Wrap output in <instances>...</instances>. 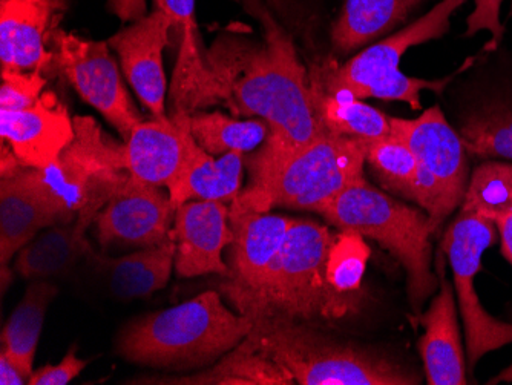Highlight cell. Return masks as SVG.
Returning <instances> with one entry per match:
<instances>
[{"instance_id": "obj_1", "label": "cell", "mask_w": 512, "mask_h": 385, "mask_svg": "<svg viewBox=\"0 0 512 385\" xmlns=\"http://www.w3.org/2000/svg\"><path fill=\"white\" fill-rule=\"evenodd\" d=\"M241 4L263 24L264 43L224 68L215 93L229 100L237 114L269 125L264 148L250 162V181H255L327 131L316 116L310 80L292 39L276 24L263 0H241Z\"/></svg>"}, {"instance_id": "obj_2", "label": "cell", "mask_w": 512, "mask_h": 385, "mask_svg": "<svg viewBox=\"0 0 512 385\" xmlns=\"http://www.w3.org/2000/svg\"><path fill=\"white\" fill-rule=\"evenodd\" d=\"M252 329L247 316L232 312L220 293L207 290L123 327L117 352L137 366L191 372L220 361L243 343Z\"/></svg>"}, {"instance_id": "obj_3", "label": "cell", "mask_w": 512, "mask_h": 385, "mask_svg": "<svg viewBox=\"0 0 512 385\" xmlns=\"http://www.w3.org/2000/svg\"><path fill=\"white\" fill-rule=\"evenodd\" d=\"M335 235L325 224L296 218L266 280L252 292L226 295L250 321L289 320L319 326L355 309V298L336 292L327 280V257Z\"/></svg>"}, {"instance_id": "obj_4", "label": "cell", "mask_w": 512, "mask_h": 385, "mask_svg": "<svg viewBox=\"0 0 512 385\" xmlns=\"http://www.w3.org/2000/svg\"><path fill=\"white\" fill-rule=\"evenodd\" d=\"M250 335L299 385H417L422 376L378 347L289 320L253 321Z\"/></svg>"}, {"instance_id": "obj_5", "label": "cell", "mask_w": 512, "mask_h": 385, "mask_svg": "<svg viewBox=\"0 0 512 385\" xmlns=\"http://www.w3.org/2000/svg\"><path fill=\"white\" fill-rule=\"evenodd\" d=\"M319 214L338 231L358 232L390 252L407 272L411 309L421 312L439 286L431 269L433 231L424 209L405 205L364 178L339 192Z\"/></svg>"}, {"instance_id": "obj_6", "label": "cell", "mask_w": 512, "mask_h": 385, "mask_svg": "<svg viewBox=\"0 0 512 385\" xmlns=\"http://www.w3.org/2000/svg\"><path fill=\"white\" fill-rule=\"evenodd\" d=\"M465 2L467 0H442L414 24L379 40L345 65L316 68L310 76V86L330 96L404 102L413 109H421L422 91L428 89L439 94L459 71L440 80L408 77L399 70L402 57L411 47L445 36L450 30L451 16Z\"/></svg>"}, {"instance_id": "obj_7", "label": "cell", "mask_w": 512, "mask_h": 385, "mask_svg": "<svg viewBox=\"0 0 512 385\" xmlns=\"http://www.w3.org/2000/svg\"><path fill=\"white\" fill-rule=\"evenodd\" d=\"M367 143L324 132L269 174L250 181L232 203L260 212L284 208L319 214L339 192L364 180Z\"/></svg>"}, {"instance_id": "obj_8", "label": "cell", "mask_w": 512, "mask_h": 385, "mask_svg": "<svg viewBox=\"0 0 512 385\" xmlns=\"http://www.w3.org/2000/svg\"><path fill=\"white\" fill-rule=\"evenodd\" d=\"M390 135L402 140L419 163L414 201L427 212L436 235L467 192L471 177L467 149L439 106L413 120L390 117Z\"/></svg>"}, {"instance_id": "obj_9", "label": "cell", "mask_w": 512, "mask_h": 385, "mask_svg": "<svg viewBox=\"0 0 512 385\" xmlns=\"http://www.w3.org/2000/svg\"><path fill=\"white\" fill-rule=\"evenodd\" d=\"M494 221L459 209L442 238V251L453 269L457 309L463 321L468 370L473 372L486 353L512 344V323L494 318L480 303L476 277L485 251L497 243Z\"/></svg>"}, {"instance_id": "obj_10", "label": "cell", "mask_w": 512, "mask_h": 385, "mask_svg": "<svg viewBox=\"0 0 512 385\" xmlns=\"http://www.w3.org/2000/svg\"><path fill=\"white\" fill-rule=\"evenodd\" d=\"M76 135L54 165L39 169L51 191L62 200L71 218L92 198L111 200L129 178L123 163V146L106 139L89 117L74 120Z\"/></svg>"}, {"instance_id": "obj_11", "label": "cell", "mask_w": 512, "mask_h": 385, "mask_svg": "<svg viewBox=\"0 0 512 385\" xmlns=\"http://www.w3.org/2000/svg\"><path fill=\"white\" fill-rule=\"evenodd\" d=\"M59 66L83 100L128 140L142 117L129 99L119 66L109 53L108 42L85 40L57 31Z\"/></svg>"}, {"instance_id": "obj_12", "label": "cell", "mask_w": 512, "mask_h": 385, "mask_svg": "<svg viewBox=\"0 0 512 385\" xmlns=\"http://www.w3.org/2000/svg\"><path fill=\"white\" fill-rule=\"evenodd\" d=\"M177 209L169 192L129 175L97 215V235L103 251L146 249L171 237Z\"/></svg>"}, {"instance_id": "obj_13", "label": "cell", "mask_w": 512, "mask_h": 385, "mask_svg": "<svg viewBox=\"0 0 512 385\" xmlns=\"http://www.w3.org/2000/svg\"><path fill=\"white\" fill-rule=\"evenodd\" d=\"M73 220L62 200L51 191L39 169L22 168L0 185V263L7 287V264L28 246L40 229Z\"/></svg>"}, {"instance_id": "obj_14", "label": "cell", "mask_w": 512, "mask_h": 385, "mask_svg": "<svg viewBox=\"0 0 512 385\" xmlns=\"http://www.w3.org/2000/svg\"><path fill=\"white\" fill-rule=\"evenodd\" d=\"M296 218L255 211L230 203V229L234 234L226 295L252 292L266 280L270 267L283 251Z\"/></svg>"}, {"instance_id": "obj_15", "label": "cell", "mask_w": 512, "mask_h": 385, "mask_svg": "<svg viewBox=\"0 0 512 385\" xmlns=\"http://www.w3.org/2000/svg\"><path fill=\"white\" fill-rule=\"evenodd\" d=\"M172 27L171 17L155 8L154 13L108 39L109 48L119 54L123 74L154 119L168 117L163 50L168 47Z\"/></svg>"}, {"instance_id": "obj_16", "label": "cell", "mask_w": 512, "mask_h": 385, "mask_svg": "<svg viewBox=\"0 0 512 385\" xmlns=\"http://www.w3.org/2000/svg\"><path fill=\"white\" fill-rule=\"evenodd\" d=\"M229 208L223 201L192 200L175 211V270L178 277L194 278L218 274L229 277L223 261L224 247L234 241Z\"/></svg>"}, {"instance_id": "obj_17", "label": "cell", "mask_w": 512, "mask_h": 385, "mask_svg": "<svg viewBox=\"0 0 512 385\" xmlns=\"http://www.w3.org/2000/svg\"><path fill=\"white\" fill-rule=\"evenodd\" d=\"M0 135L25 168L46 169L73 142L76 125L54 93H43L30 108L0 111Z\"/></svg>"}, {"instance_id": "obj_18", "label": "cell", "mask_w": 512, "mask_h": 385, "mask_svg": "<svg viewBox=\"0 0 512 385\" xmlns=\"http://www.w3.org/2000/svg\"><path fill=\"white\" fill-rule=\"evenodd\" d=\"M194 142L191 116L175 112L172 117L135 126L123 145V163L131 177L168 188L188 160Z\"/></svg>"}, {"instance_id": "obj_19", "label": "cell", "mask_w": 512, "mask_h": 385, "mask_svg": "<svg viewBox=\"0 0 512 385\" xmlns=\"http://www.w3.org/2000/svg\"><path fill=\"white\" fill-rule=\"evenodd\" d=\"M421 324L425 333L417 344L428 385H467V352L463 350L456 292L444 274Z\"/></svg>"}, {"instance_id": "obj_20", "label": "cell", "mask_w": 512, "mask_h": 385, "mask_svg": "<svg viewBox=\"0 0 512 385\" xmlns=\"http://www.w3.org/2000/svg\"><path fill=\"white\" fill-rule=\"evenodd\" d=\"M175 252L177 246L171 235L165 243L125 257L111 258L94 251L86 261L97 283L111 297L131 301L149 297L168 284L172 266H175Z\"/></svg>"}, {"instance_id": "obj_21", "label": "cell", "mask_w": 512, "mask_h": 385, "mask_svg": "<svg viewBox=\"0 0 512 385\" xmlns=\"http://www.w3.org/2000/svg\"><path fill=\"white\" fill-rule=\"evenodd\" d=\"M109 198H92L77 214L73 224L51 229L23 247L16 260V272L25 280H46L66 274L80 260L94 252L86 240V229L105 208Z\"/></svg>"}, {"instance_id": "obj_22", "label": "cell", "mask_w": 512, "mask_h": 385, "mask_svg": "<svg viewBox=\"0 0 512 385\" xmlns=\"http://www.w3.org/2000/svg\"><path fill=\"white\" fill-rule=\"evenodd\" d=\"M56 0H2L0 60L5 70L40 71L48 65L45 40Z\"/></svg>"}, {"instance_id": "obj_23", "label": "cell", "mask_w": 512, "mask_h": 385, "mask_svg": "<svg viewBox=\"0 0 512 385\" xmlns=\"http://www.w3.org/2000/svg\"><path fill=\"white\" fill-rule=\"evenodd\" d=\"M244 158L241 152L215 157L194 142L180 174L168 186L174 208L192 200L232 203L243 191Z\"/></svg>"}, {"instance_id": "obj_24", "label": "cell", "mask_w": 512, "mask_h": 385, "mask_svg": "<svg viewBox=\"0 0 512 385\" xmlns=\"http://www.w3.org/2000/svg\"><path fill=\"white\" fill-rule=\"evenodd\" d=\"M128 384L169 385H290L292 376L273 361L252 335L223 356L220 361L206 367L203 372L183 376H148L134 379Z\"/></svg>"}, {"instance_id": "obj_25", "label": "cell", "mask_w": 512, "mask_h": 385, "mask_svg": "<svg viewBox=\"0 0 512 385\" xmlns=\"http://www.w3.org/2000/svg\"><path fill=\"white\" fill-rule=\"evenodd\" d=\"M424 0H345L332 28V43L338 53L359 50L407 20Z\"/></svg>"}, {"instance_id": "obj_26", "label": "cell", "mask_w": 512, "mask_h": 385, "mask_svg": "<svg viewBox=\"0 0 512 385\" xmlns=\"http://www.w3.org/2000/svg\"><path fill=\"white\" fill-rule=\"evenodd\" d=\"M57 289L46 280H31L22 301L17 304L2 332V352L22 370L28 378L33 375L34 356L46 312L56 298Z\"/></svg>"}, {"instance_id": "obj_27", "label": "cell", "mask_w": 512, "mask_h": 385, "mask_svg": "<svg viewBox=\"0 0 512 385\" xmlns=\"http://www.w3.org/2000/svg\"><path fill=\"white\" fill-rule=\"evenodd\" d=\"M457 132L473 157L512 162V99L477 106L463 117Z\"/></svg>"}, {"instance_id": "obj_28", "label": "cell", "mask_w": 512, "mask_h": 385, "mask_svg": "<svg viewBox=\"0 0 512 385\" xmlns=\"http://www.w3.org/2000/svg\"><path fill=\"white\" fill-rule=\"evenodd\" d=\"M313 106L322 128L352 139L373 142L390 135V117L362 100L330 96L310 86Z\"/></svg>"}, {"instance_id": "obj_29", "label": "cell", "mask_w": 512, "mask_h": 385, "mask_svg": "<svg viewBox=\"0 0 512 385\" xmlns=\"http://www.w3.org/2000/svg\"><path fill=\"white\" fill-rule=\"evenodd\" d=\"M191 132L194 140L207 154L250 152L266 142L269 125L264 120H235L221 112L191 116Z\"/></svg>"}, {"instance_id": "obj_30", "label": "cell", "mask_w": 512, "mask_h": 385, "mask_svg": "<svg viewBox=\"0 0 512 385\" xmlns=\"http://www.w3.org/2000/svg\"><path fill=\"white\" fill-rule=\"evenodd\" d=\"M459 209L482 215L496 223L512 211V163L485 160L468 181Z\"/></svg>"}, {"instance_id": "obj_31", "label": "cell", "mask_w": 512, "mask_h": 385, "mask_svg": "<svg viewBox=\"0 0 512 385\" xmlns=\"http://www.w3.org/2000/svg\"><path fill=\"white\" fill-rule=\"evenodd\" d=\"M365 160L385 189L414 201L419 163L402 140L387 135L368 142Z\"/></svg>"}, {"instance_id": "obj_32", "label": "cell", "mask_w": 512, "mask_h": 385, "mask_svg": "<svg viewBox=\"0 0 512 385\" xmlns=\"http://www.w3.org/2000/svg\"><path fill=\"white\" fill-rule=\"evenodd\" d=\"M370 258V247L355 231H339L330 244L327 257V280L336 292L355 297L361 289L362 278Z\"/></svg>"}, {"instance_id": "obj_33", "label": "cell", "mask_w": 512, "mask_h": 385, "mask_svg": "<svg viewBox=\"0 0 512 385\" xmlns=\"http://www.w3.org/2000/svg\"><path fill=\"white\" fill-rule=\"evenodd\" d=\"M46 80L40 71L25 74L19 70L2 68V88H0V111H22L30 108L42 96Z\"/></svg>"}, {"instance_id": "obj_34", "label": "cell", "mask_w": 512, "mask_h": 385, "mask_svg": "<svg viewBox=\"0 0 512 385\" xmlns=\"http://www.w3.org/2000/svg\"><path fill=\"white\" fill-rule=\"evenodd\" d=\"M505 0H474L473 13L467 19V31L465 37H473L480 31H488L493 36L491 42L486 43L483 51H496L503 39L502 20L500 11Z\"/></svg>"}, {"instance_id": "obj_35", "label": "cell", "mask_w": 512, "mask_h": 385, "mask_svg": "<svg viewBox=\"0 0 512 385\" xmlns=\"http://www.w3.org/2000/svg\"><path fill=\"white\" fill-rule=\"evenodd\" d=\"M88 361L77 356L76 347H71L57 366H45L34 370L30 385H66L74 381L85 369Z\"/></svg>"}, {"instance_id": "obj_36", "label": "cell", "mask_w": 512, "mask_h": 385, "mask_svg": "<svg viewBox=\"0 0 512 385\" xmlns=\"http://www.w3.org/2000/svg\"><path fill=\"white\" fill-rule=\"evenodd\" d=\"M155 8L171 17L174 27L184 33L183 51H189V59L195 54V0H154Z\"/></svg>"}, {"instance_id": "obj_37", "label": "cell", "mask_w": 512, "mask_h": 385, "mask_svg": "<svg viewBox=\"0 0 512 385\" xmlns=\"http://www.w3.org/2000/svg\"><path fill=\"white\" fill-rule=\"evenodd\" d=\"M112 13L122 22H137L146 16V0H108Z\"/></svg>"}, {"instance_id": "obj_38", "label": "cell", "mask_w": 512, "mask_h": 385, "mask_svg": "<svg viewBox=\"0 0 512 385\" xmlns=\"http://www.w3.org/2000/svg\"><path fill=\"white\" fill-rule=\"evenodd\" d=\"M28 381L30 378L4 352H0V384L23 385Z\"/></svg>"}, {"instance_id": "obj_39", "label": "cell", "mask_w": 512, "mask_h": 385, "mask_svg": "<svg viewBox=\"0 0 512 385\" xmlns=\"http://www.w3.org/2000/svg\"><path fill=\"white\" fill-rule=\"evenodd\" d=\"M500 234V252L503 258L512 266V211L496 221Z\"/></svg>"}, {"instance_id": "obj_40", "label": "cell", "mask_w": 512, "mask_h": 385, "mask_svg": "<svg viewBox=\"0 0 512 385\" xmlns=\"http://www.w3.org/2000/svg\"><path fill=\"white\" fill-rule=\"evenodd\" d=\"M500 382H512V364L511 366L506 367V369H503L499 375L494 376V378L491 379L490 384L496 385L500 384Z\"/></svg>"}]
</instances>
